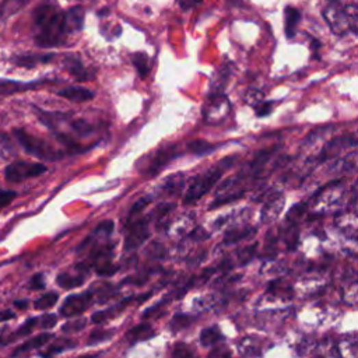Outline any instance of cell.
I'll return each instance as SVG.
<instances>
[{"mask_svg": "<svg viewBox=\"0 0 358 358\" xmlns=\"http://www.w3.org/2000/svg\"><path fill=\"white\" fill-rule=\"evenodd\" d=\"M34 23L37 28L36 44L41 48L59 47L69 36L66 12H62L53 2H45L36 9Z\"/></svg>", "mask_w": 358, "mask_h": 358, "instance_id": "cell-1", "label": "cell"}, {"mask_svg": "<svg viewBox=\"0 0 358 358\" xmlns=\"http://www.w3.org/2000/svg\"><path fill=\"white\" fill-rule=\"evenodd\" d=\"M235 161H237L235 155L227 157V158L220 161L218 166L213 167L212 170H209L207 172H205L202 175H198L196 178H193L192 182L188 186L185 196H183V203L190 205V203L198 202L201 198H203L205 194L218 182L222 172L227 168H230Z\"/></svg>", "mask_w": 358, "mask_h": 358, "instance_id": "cell-2", "label": "cell"}, {"mask_svg": "<svg viewBox=\"0 0 358 358\" xmlns=\"http://www.w3.org/2000/svg\"><path fill=\"white\" fill-rule=\"evenodd\" d=\"M13 133L16 140L29 155H34L42 159H51V161H56L63 157L62 151L53 149L42 139H38L34 135L25 132L24 129H14Z\"/></svg>", "mask_w": 358, "mask_h": 358, "instance_id": "cell-3", "label": "cell"}, {"mask_svg": "<svg viewBox=\"0 0 358 358\" xmlns=\"http://www.w3.org/2000/svg\"><path fill=\"white\" fill-rule=\"evenodd\" d=\"M346 189L342 188L340 182H333L328 188H324L314 201V207L319 213H328V212H340L344 206L346 198Z\"/></svg>", "mask_w": 358, "mask_h": 358, "instance_id": "cell-4", "label": "cell"}, {"mask_svg": "<svg viewBox=\"0 0 358 358\" xmlns=\"http://www.w3.org/2000/svg\"><path fill=\"white\" fill-rule=\"evenodd\" d=\"M47 171V167L40 162H28V161H14L8 166L5 177L10 182H21L28 178H36L42 175Z\"/></svg>", "mask_w": 358, "mask_h": 358, "instance_id": "cell-5", "label": "cell"}, {"mask_svg": "<svg viewBox=\"0 0 358 358\" xmlns=\"http://www.w3.org/2000/svg\"><path fill=\"white\" fill-rule=\"evenodd\" d=\"M231 112V105L229 99L222 94H212L209 103L206 104L203 116L207 123L218 125L229 118Z\"/></svg>", "mask_w": 358, "mask_h": 358, "instance_id": "cell-6", "label": "cell"}, {"mask_svg": "<svg viewBox=\"0 0 358 358\" xmlns=\"http://www.w3.org/2000/svg\"><path fill=\"white\" fill-rule=\"evenodd\" d=\"M323 17L327 20V23L329 24L333 34L336 36H346L347 32L350 31V25H348V18H347V13L344 10V8H342L340 5H331L327 9L323 10Z\"/></svg>", "mask_w": 358, "mask_h": 358, "instance_id": "cell-7", "label": "cell"}, {"mask_svg": "<svg viewBox=\"0 0 358 358\" xmlns=\"http://www.w3.org/2000/svg\"><path fill=\"white\" fill-rule=\"evenodd\" d=\"M92 304V292H83V294H75L64 300L60 307V314L66 318L81 315Z\"/></svg>", "mask_w": 358, "mask_h": 358, "instance_id": "cell-8", "label": "cell"}, {"mask_svg": "<svg viewBox=\"0 0 358 358\" xmlns=\"http://www.w3.org/2000/svg\"><path fill=\"white\" fill-rule=\"evenodd\" d=\"M285 205V199L280 192H273L266 198L262 210H260V221L264 224H272L274 222Z\"/></svg>", "mask_w": 358, "mask_h": 358, "instance_id": "cell-9", "label": "cell"}, {"mask_svg": "<svg viewBox=\"0 0 358 358\" xmlns=\"http://www.w3.org/2000/svg\"><path fill=\"white\" fill-rule=\"evenodd\" d=\"M149 235H150V231H149V224L146 220L130 224L129 233L125 238V251H133V249L142 246L149 240Z\"/></svg>", "mask_w": 358, "mask_h": 358, "instance_id": "cell-10", "label": "cell"}, {"mask_svg": "<svg viewBox=\"0 0 358 358\" xmlns=\"http://www.w3.org/2000/svg\"><path fill=\"white\" fill-rule=\"evenodd\" d=\"M354 146H358V135H346L336 138L323 146V150L320 153V161L336 158L342 151Z\"/></svg>", "mask_w": 358, "mask_h": 358, "instance_id": "cell-11", "label": "cell"}, {"mask_svg": "<svg viewBox=\"0 0 358 358\" xmlns=\"http://www.w3.org/2000/svg\"><path fill=\"white\" fill-rule=\"evenodd\" d=\"M178 157V151H177V146H168L164 149H159L155 154L154 158L151 159V162L147 167V174L150 175H155L157 172H159L162 168L167 167L172 159H175Z\"/></svg>", "mask_w": 358, "mask_h": 358, "instance_id": "cell-12", "label": "cell"}, {"mask_svg": "<svg viewBox=\"0 0 358 358\" xmlns=\"http://www.w3.org/2000/svg\"><path fill=\"white\" fill-rule=\"evenodd\" d=\"M64 69H66L72 76H75L79 81H88L94 77V72H90L87 68H84L83 62L73 55H68L63 59Z\"/></svg>", "mask_w": 358, "mask_h": 358, "instance_id": "cell-13", "label": "cell"}, {"mask_svg": "<svg viewBox=\"0 0 358 358\" xmlns=\"http://www.w3.org/2000/svg\"><path fill=\"white\" fill-rule=\"evenodd\" d=\"M76 272L77 273L64 272V273L59 274L57 279H56V283L62 288H66V290H72V288L80 287L86 281V273L88 272V268L83 269V265L80 264V265L76 266Z\"/></svg>", "mask_w": 358, "mask_h": 358, "instance_id": "cell-14", "label": "cell"}, {"mask_svg": "<svg viewBox=\"0 0 358 358\" xmlns=\"http://www.w3.org/2000/svg\"><path fill=\"white\" fill-rule=\"evenodd\" d=\"M336 225L344 235L358 238V213H340Z\"/></svg>", "mask_w": 358, "mask_h": 358, "instance_id": "cell-15", "label": "cell"}, {"mask_svg": "<svg viewBox=\"0 0 358 358\" xmlns=\"http://www.w3.org/2000/svg\"><path fill=\"white\" fill-rule=\"evenodd\" d=\"M55 59V53H28V55H18L13 59L17 66L21 68H34L37 64L48 63Z\"/></svg>", "mask_w": 358, "mask_h": 358, "instance_id": "cell-16", "label": "cell"}, {"mask_svg": "<svg viewBox=\"0 0 358 358\" xmlns=\"http://www.w3.org/2000/svg\"><path fill=\"white\" fill-rule=\"evenodd\" d=\"M59 95L63 97V99H66L69 101H75V103H87L91 101L95 94L84 87H68V88H63L59 91Z\"/></svg>", "mask_w": 358, "mask_h": 358, "instance_id": "cell-17", "label": "cell"}, {"mask_svg": "<svg viewBox=\"0 0 358 358\" xmlns=\"http://www.w3.org/2000/svg\"><path fill=\"white\" fill-rule=\"evenodd\" d=\"M86 10L81 6H75L66 12V25L69 34L80 32L84 25Z\"/></svg>", "mask_w": 358, "mask_h": 358, "instance_id": "cell-18", "label": "cell"}, {"mask_svg": "<svg viewBox=\"0 0 358 358\" xmlns=\"http://www.w3.org/2000/svg\"><path fill=\"white\" fill-rule=\"evenodd\" d=\"M34 111H36V115L38 116V119L49 129L55 130L56 126L63 122V120H69L71 119V115L69 114H63V112H48V111H44L41 108H37L34 107Z\"/></svg>", "mask_w": 358, "mask_h": 358, "instance_id": "cell-19", "label": "cell"}, {"mask_svg": "<svg viewBox=\"0 0 358 358\" xmlns=\"http://www.w3.org/2000/svg\"><path fill=\"white\" fill-rule=\"evenodd\" d=\"M358 170V151L351 153L346 157H342L339 159H336L335 164L332 166V171L331 172H339V174H348V172H354Z\"/></svg>", "mask_w": 358, "mask_h": 358, "instance_id": "cell-20", "label": "cell"}, {"mask_svg": "<svg viewBox=\"0 0 358 358\" xmlns=\"http://www.w3.org/2000/svg\"><path fill=\"white\" fill-rule=\"evenodd\" d=\"M256 233L255 229L252 227H233L231 230H229L224 235V244L225 245H233V244H238L240 241L253 235Z\"/></svg>", "mask_w": 358, "mask_h": 358, "instance_id": "cell-21", "label": "cell"}, {"mask_svg": "<svg viewBox=\"0 0 358 358\" xmlns=\"http://www.w3.org/2000/svg\"><path fill=\"white\" fill-rule=\"evenodd\" d=\"M41 86V83H21L14 80H0V95H10L20 91L32 90Z\"/></svg>", "mask_w": 358, "mask_h": 358, "instance_id": "cell-22", "label": "cell"}, {"mask_svg": "<svg viewBox=\"0 0 358 358\" xmlns=\"http://www.w3.org/2000/svg\"><path fill=\"white\" fill-rule=\"evenodd\" d=\"M53 335L51 333H42L40 336H36V337H32L29 340H27L25 343H23L20 347H17L12 355H18V354H23V353H28L31 350H36V348H40L45 344H48L51 340H52Z\"/></svg>", "mask_w": 358, "mask_h": 358, "instance_id": "cell-23", "label": "cell"}, {"mask_svg": "<svg viewBox=\"0 0 358 358\" xmlns=\"http://www.w3.org/2000/svg\"><path fill=\"white\" fill-rule=\"evenodd\" d=\"M29 0H5V2L0 5V25H2L12 14L20 12Z\"/></svg>", "mask_w": 358, "mask_h": 358, "instance_id": "cell-24", "label": "cell"}, {"mask_svg": "<svg viewBox=\"0 0 358 358\" xmlns=\"http://www.w3.org/2000/svg\"><path fill=\"white\" fill-rule=\"evenodd\" d=\"M339 351L343 357H358V333L344 336L339 342Z\"/></svg>", "mask_w": 358, "mask_h": 358, "instance_id": "cell-25", "label": "cell"}, {"mask_svg": "<svg viewBox=\"0 0 358 358\" xmlns=\"http://www.w3.org/2000/svg\"><path fill=\"white\" fill-rule=\"evenodd\" d=\"M301 21V12L294 8L285 9V34L288 38L296 37L297 25Z\"/></svg>", "mask_w": 358, "mask_h": 358, "instance_id": "cell-26", "label": "cell"}, {"mask_svg": "<svg viewBox=\"0 0 358 358\" xmlns=\"http://www.w3.org/2000/svg\"><path fill=\"white\" fill-rule=\"evenodd\" d=\"M238 351L244 357H259L262 355V347H260L257 339L255 337H244L238 344Z\"/></svg>", "mask_w": 358, "mask_h": 358, "instance_id": "cell-27", "label": "cell"}, {"mask_svg": "<svg viewBox=\"0 0 358 358\" xmlns=\"http://www.w3.org/2000/svg\"><path fill=\"white\" fill-rule=\"evenodd\" d=\"M127 339L132 340V342H143L147 339H151L154 336V331L151 329L150 324H138L133 329H130L127 332Z\"/></svg>", "mask_w": 358, "mask_h": 358, "instance_id": "cell-28", "label": "cell"}, {"mask_svg": "<svg viewBox=\"0 0 358 358\" xmlns=\"http://www.w3.org/2000/svg\"><path fill=\"white\" fill-rule=\"evenodd\" d=\"M333 130V126H322V127H318L316 130H314V132H311L308 135V138L304 140L303 143V147L304 149H311L314 147L315 144H318L322 139L327 138L331 132Z\"/></svg>", "mask_w": 358, "mask_h": 358, "instance_id": "cell-29", "label": "cell"}, {"mask_svg": "<svg viewBox=\"0 0 358 358\" xmlns=\"http://www.w3.org/2000/svg\"><path fill=\"white\" fill-rule=\"evenodd\" d=\"M222 340V333L218 329V327H210L202 331L201 333V343L205 347H212L216 346Z\"/></svg>", "mask_w": 358, "mask_h": 358, "instance_id": "cell-30", "label": "cell"}, {"mask_svg": "<svg viewBox=\"0 0 358 358\" xmlns=\"http://www.w3.org/2000/svg\"><path fill=\"white\" fill-rule=\"evenodd\" d=\"M132 62L135 64V68L138 69V73L140 75V77H147L149 72H150V60L149 56L143 52H138L132 55Z\"/></svg>", "mask_w": 358, "mask_h": 358, "instance_id": "cell-31", "label": "cell"}, {"mask_svg": "<svg viewBox=\"0 0 358 358\" xmlns=\"http://www.w3.org/2000/svg\"><path fill=\"white\" fill-rule=\"evenodd\" d=\"M183 182H185L183 174H175V175H171L167 178L162 189H164L166 193H168V194H178L183 188Z\"/></svg>", "mask_w": 358, "mask_h": 358, "instance_id": "cell-32", "label": "cell"}, {"mask_svg": "<svg viewBox=\"0 0 358 358\" xmlns=\"http://www.w3.org/2000/svg\"><path fill=\"white\" fill-rule=\"evenodd\" d=\"M214 149H216L214 144H212V143H209V142H206V140H202V139L193 140V142H190V143L188 144L189 153H192V154H194V155H205V154H209V153H212Z\"/></svg>", "mask_w": 358, "mask_h": 358, "instance_id": "cell-33", "label": "cell"}, {"mask_svg": "<svg viewBox=\"0 0 358 358\" xmlns=\"http://www.w3.org/2000/svg\"><path fill=\"white\" fill-rule=\"evenodd\" d=\"M318 355H340L339 351V342H333L332 339H327L323 340L322 343H318V350H316Z\"/></svg>", "mask_w": 358, "mask_h": 358, "instance_id": "cell-34", "label": "cell"}, {"mask_svg": "<svg viewBox=\"0 0 358 358\" xmlns=\"http://www.w3.org/2000/svg\"><path fill=\"white\" fill-rule=\"evenodd\" d=\"M75 346H76V342H73V340H71V339H59V340H56V342L48 348V351L41 353V355L48 357V355L59 354V353H62V351H66V350L73 348Z\"/></svg>", "mask_w": 358, "mask_h": 358, "instance_id": "cell-35", "label": "cell"}, {"mask_svg": "<svg viewBox=\"0 0 358 358\" xmlns=\"http://www.w3.org/2000/svg\"><path fill=\"white\" fill-rule=\"evenodd\" d=\"M316 350H318V342L309 336L304 337L300 342V344L297 346V354L303 355V357L314 355V354H316Z\"/></svg>", "mask_w": 358, "mask_h": 358, "instance_id": "cell-36", "label": "cell"}, {"mask_svg": "<svg viewBox=\"0 0 358 358\" xmlns=\"http://www.w3.org/2000/svg\"><path fill=\"white\" fill-rule=\"evenodd\" d=\"M59 300V296L56 294V292H48V294H44L42 297H40L36 304H34V308L36 309H40V311H47L49 308H52Z\"/></svg>", "mask_w": 358, "mask_h": 358, "instance_id": "cell-37", "label": "cell"}, {"mask_svg": "<svg viewBox=\"0 0 358 358\" xmlns=\"http://www.w3.org/2000/svg\"><path fill=\"white\" fill-rule=\"evenodd\" d=\"M245 103L253 108H257L260 104L265 103V94L259 90L251 88L245 94Z\"/></svg>", "mask_w": 358, "mask_h": 358, "instance_id": "cell-38", "label": "cell"}, {"mask_svg": "<svg viewBox=\"0 0 358 358\" xmlns=\"http://www.w3.org/2000/svg\"><path fill=\"white\" fill-rule=\"evenodd\" d=\"M343 298L347 304H355L358 303V281L353 280L347 283L343 291Z\"/></svg>", "mask_w": 358, "mask_h": 358, "instance_id": "cell-39", "label": "cell"}, {"mask_svg": "<svg viewBox=\"0 0 358 358\" xmlns=\"http://www.w3.org/2000/svg\"><path fill=\"white\" fill-rule=\"evenodd\" d=\"M71 127L73 129L75 133H77L80 136H88V135H91L94 132V127L88 122H86L83 119H73L71 122Z\"/></svg>", "mask_w": 358, "mask_h": 358, "instance_id": "cell-40", "label": "cell"}, {"mask_svg": "<svg viewBox=\"0 0 358 358\" xmlns=\"http://www.w3.org/2000/svg\"><path fill=\"white\" fill-rule=\"evenodd\" d=\"M348 18L350 31L358 36V5H348L344 8Z\"/></svg>", "mask_w": 358, "mask_h": 358, "instance_id": "cell-41", "label": "cell"}, {"mask_svg": "<svg viewBox=\"0 0 358 358\" xmlns=\"http://www.w3.org/2000/svg\"><path fill=\"white\" fill-rule=\"evenodd\" d=\"M305 212H307V205L298 203V205H296L294 207H292V209L288 212L285 221H287V222L291 221V224H296V222L305 214Z\"/></svg>", "mask_w": 358, "mask_h": 358, "instance_id": "cell-42", "label": "cell"}, {"mask_svg": "<svg viewBox=\"0 0 358 358\" xmlns=\"http://www.w3.org/2000/svg\"><path fill=\"white\" fill-rule=\"evenodd\" d=\"M255 253H256V245H251V246H245V248L240 249L237 252V259H238L240 265H245V264L251 262Z\"/></svg>", "mask_w": 358, "mask_h": 358, "instance_id": "cell-43", "label": "cell"}, {"mask_svg": "<svg viewBox=\"0 0 358 358\" xmlns=\"http://www.w3.org/2000/svg\"><path fill=\"white\" fill-rule=\"evenodd\" d=\"M40 322V319L38 318H31V319H28V320H25L24 322V324H23V327L13 335L14 337H21V336H28L31 332H32V329H34L36 327H37V323Z\"/></svg>", "mask_w": 358, "mask_h": 358, "instance_id": "cell-44", "label": "cell"}, {"mask_svg": "<svg viewBox=\"0 0 358 358\" xmlns=\"http://www.w3.org/2000/svg\"><path fill=\"white\" fill-rule=\"evenodd\" d=\"M86 319H77V320H73V322H68L63 327V332L64 333H76V332H80L86 328Z\"/></svg>", "mask_w": 358, "mask_h": 358, "instance_id": "cell-45", "label": "cell"}, {"mask_svg": "<svg viewBox=\"0 0 358 358\" xmlns=\"http://www.w3.org/2000/svg\"><path fill=\"white\" fill-rule=\"evenodd\" d=\"M216 304H217V298L214 296H206L203 298L194 301V308H198L199 311H207L213 308Z\"/></svg>", "mask_w": 358, "mask_h": 358, "instance_id": "cell-46", "label": "cell"}, {"mask_svg": "<svg viewBox=\"0 0 358 358\" xmlns=\"http://www.w3.org/2000/svg\"><path fill=\"white\" fill-rule=\"evenodd\" d=\"M192 322V318L188 316V315H177L172 322H171V327L172 329L177 332V331H181V329H185L188 328L189 324Z\"/></svg>", "mask_w": 358, "mask_h": 358, "instance_id": "cell-47", "label": "cell"}, {"mask_svg": "<svg viewBox=\"0 0 358 358\" xmlns=\"http://www.w3.org/2000/svg\"><path fill=\"white\" fill-rule=\"evenodd\" d=\"M116 311H119V307H115V308H111V309H107V311H101V312H97V314L92 315L91 320L94 323H104L105 320L112 318L115 315L114 312H116Z\"/></svg>", "mask_w": 358, "mask_h": 358, "instance_id": "cell-48", "label": "cell"}, {"mask_svg": "<svg viewBox=\"0 0 358 358\" xmlns=\"http://www.w3.org/2000/svg\"><path fill=\"white\" fill-rule=\"evenodd\" d=\"M95 269H97V273H99L100 276H112L114 273L118 272V266L114 265L111 260L110 262H104L99 266H95Z\"/></svg>", "mask_w": 358, "mask_h": 358, "instance_id": "cell-49", "label": "cell"}, {"mask_svg": "<svg viewBox=\"0 0 358 358\" xmlns=\"http://www.w3.org/2000/svg\"><path fill=\"white\" fill-rule=\"evenodd\" d=\"M150 257H154V259H161V257H164L167 255V251L164 248V245H161L158 242H154L146 252Z\"/></svg>", "mask_w": 358, "mask_h": 358, "instance_id": "cell-50", "label": "cell"}, {"mask_svg": "<svg viewBox=\"0 0 358 358\" xmlns=\"http://www.w3.org/2000/svg\"><path fill=\"white\" fill-rule=\"evenodd\" d=\"M14 198H16V192L0 189V210H3L6 206H9Z\"/></svg>", "mask_w": 358, "mask_h": 358, "instance_id": "cell-51", "label": "cell"}, {"mask_svg": "<svg viewBox=\"0 0 358 358\" xmlns=\"http://www.w3.org/2000/svg\"><path fill=\"white\" fill-rule=\"evenodd\" d=\"M112 337V332L110 331H100V332H94L91 336H90V344H94V343H100V342H105L108 339Z\"/></svg>", "mask_w": 358, "mask_h": 358, "instance_id": "cell-52", "label": "cell"}, {"mask_svg": "<svg viewBox=\"0 0 358 358\" xmlns=\"http://www.w3.org/2000/svg\"><path fill=\"white\" fill-rule=\"evenodd\" d=\"M56 322H57V318H56L53 314H47V315H44V316L40 319L41 327L45 328V329L53 328L55 324H56Z\"/></svg>", "mask_w": 358, "mask_h": 358, "instance_id": "cell-53", "label": "cell"}, {"mask_svg": "<svg viewBox=\"0 0 358 358\" xmlns=\"http://www.w3.org/2000/svg\"><path fill=\"white\" fill-rule=\"evenodd\" d=\"M150 202H151V196H144V198H142V199L132 207V210H130V216H135V214H138V213H142V210H143Z\"/></svg>", "mask_w": 358, "mask_h": 358, "instance_id": "cell-54", "label": "cell"}, {"mask_svg": "<svg viewBox=\"0 0 358 358\" xmlns=\"http://www.w3.org/2000/svg\"><path fill=\"white\" fill-rule=\"evenodd\" d=\"M172 355H174V357H182V358H185V357H192V355H193V353L189 350V347H188V346L178 344V346L175 347V350H174Z\"/></svg>", "mask_w": 358, "mask_h": 358, "instance_id": "cell-55", "label": "cell"}, {"mask_svg": "<svg viewBox=\"0 0 358 358\" xmlns=\"http://www.w3.org/2000/svg\"><path fill=\"white\" fill-rule=\"evenodd\" d=\"M45 287V281H44V276L42 274H36L32 277L31 283H29V288L32 290H42Z\"/></svg>", "mask_w": 358, "mask_h": 358, "instance_id": "cell-56", "label": "cell"}, {"mask_svg": "<svg viewBox=\"0 0 358 358\" xmlns=\"http://www.w3.org/2000/svg\"><path fill=\"white\" fill-rule=\"evenodd\" d=\"M256 110V115L257 116H266V115H269L270 112H272V110H273V107L269 104V103H264V104H260L257 108H255Z\"/></svg>", "mask_w": 358, "mask_h": 358, "instance_id": "cell-57", "label": "cell"}, {"mask_svg": "<svg viewBox=\"0 0 358 358\" xmlns=\"http://www.w3.org/2000/svg\"><path fill=\"white\" fill-rule=\"evenodd\" d=\"M202 2H203V0H181L179 5L182 8V10H190L192 8L201 5Z\"/></svg>", "mask_w": 358, "mask_h": 358, "instance_id": "cell-58", "label": "cell"}, {"mask_svg": "<svg viewBox=\"0 0 358 358\" xmlns=\"http://www.w3.org/2000/svg\"><path fill=\"white\" fill-rule=\"evenodd\" d=\"M189 237H190L193 241H205V240L209 238V234H206L202 229H198V230L192 231Z\"/></svg>", "mask_w": 358, "mask_h": 358, "instance_id": "cell-59", "label": "cell"}, {"mask_svg": "<svg viewBox=\"0 0 358 358\" xmlns=\"http://www.w3.org/2000/svg\"><path fill=\"white\" fill-rule=\"evenodd\" d=\"M16 314H13L12 311H5V312H0V322H6L10 319H14Z\"/></svg>", "mask_w": 358, "mask_h": 358, "instance_id": "cell-60", "label": "cell"}, {"mask_svg": "<svg viewBox=\"0 0 358 358\" xmlns=\"http://www.w3.org/2000/svg\"><path fill=\"white\" fill-rule=\"evenodd\" d=\"M210 355H212V357H214V355H227V357H229V355H231V351H230V350H225V348H222V347H220V350L217 348V350L212 351Z\"/></svg>", "mask_w": 358, "mask_h": 358, "instance_id": "cell-61", "label": "cell"}, {"mask_svg": "<svg viewBox=\"0 0 358 358\" xmlns=\"http://www.w3.org/2000/svg\"><path fill=\"white\" fill-rule=\"evenodd\" d=\"M16 308H20V309H25L28 307V301L27 300H21V301H16L14 303Z\"/></svg>", "mask_w": 358, "mask_h": 358, "instance_id": "cell-62", "label": "cell"}]
</instances>
